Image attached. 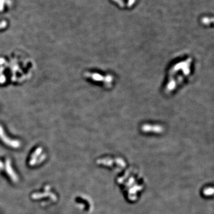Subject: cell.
Instances as JSON below:
<instances>
[{
  "mask_svg": "<svg viewBox=\"0 0 214 214\" xmlns=\"http://www.w3.org/2000/svg\"><path fill=\"white\" fill-rule=\"evenodd\" d=\"M0 138L7 145L11 146L12 147H18L20 146V143L18 141L10 140L6 136V135L4 133V130L2 129V127L0 125Z\"/></svg>",
  "mask_w": 214,
  "mask_h": 214,
  "instance_id": "1",
  "label": "cell"
}]
</instances>
